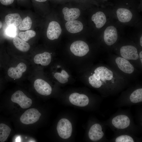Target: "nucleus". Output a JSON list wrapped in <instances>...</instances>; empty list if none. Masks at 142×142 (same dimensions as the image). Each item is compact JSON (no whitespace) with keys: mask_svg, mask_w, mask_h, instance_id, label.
<instances>
[{"mask_svg":"<svg viewBox=\"0 0 142 142\" xmlns=\"http://www.w3.org/2000/svg\"><path fill=\"white\" fill-rule=\"evenodd\" d=\"M88 78L89 84L93 87L99 88L108 84L114 83L116 79L115 74L110 69L104 66L97 68Z\"/></svg>","mask_w":142,"mask_h":142,"instance_id":"nucleus-1","label":"nucleus"},{"mask_svg":"<svg viewBox=\"0 0 142 142\" xmlns=\"http://www.w3.org/2000/svg\"><path fill=\"white\" fill-rule=\"evenodd\" d=\"M102 36L103 41L105 44L108 46H112L118 40V29L114 24L108 25L104 29Z\"/></svg>","mask_w":142,"mask_h":142,"instance_id":"nucleus-2","label":"nucleus"},{"mask_svg":"<svg viewBox=\"0 0 142 142\" xmlns=\"http://www.w3.org/2000/svg\"><path fill=\"white\" fill-rule=\"evenodd\" d=\"M57 130L59 135L63 139H67L71 135L72 128L70 121L65 118H62L58 123Z\"/></svg>","mask_w":142,"mask_h":142,"instance_id":"nucleus-3","label":"nucleus"},{"mask_svg":"<svg viewBox=\"0 0 142 142\" xmlns=\"http://www.w3.org/2000/svg\"><path fill=\"white\" fill-rule=\"evenodd\" d=\"M11 100L13 102L18 104L23 109L29 108L32 103V100L20 90H17L12 95Z\"/></svg>","mask_w":142,"mask_h":142,"instance_id":"nucleus-4","label":"nucleus"},{"mask_svg":"<svg viewBox=\"0 0 142 142\" xmlns=\"http://www.w3.org/2000/svg\"><path fill=\"white\" fill-rule=\"evenodd\" d=\"M41 115V114L37 109L32 108L25 111L20 117V120L24 124H33L39 120Z\"/></svg>","mask_w":142,"mask_h":142,"instance_id":"nucleus-5","label":"nucleus"},{"mask_svg":"<svg viewBox=\"0 0 142 142\" xmlns=\"http://www.w3.org/2000/svg\"><path fill=\"white\" fill-rule=\"evenodd\" d=\"M119 52L122 57L128 60H136L139 57L137 48L132 45H126L121 46Z\"/></svg>","mask_w":142,"mask_h":142,"instance_id":"nucleus-6","label":"nucleus"},{"mask_svg":"<svg viewBox=\"0 0 142 142\" xmlns=\"http://www.w3.org/2000/svg\"><path fill=\"white\" fill-rule=\"evenodd\" d=\"M115 14L118 21L124 24L131 22L134 17L133 11L125 8L121 7L115 11Z\"/></svg>","mask_w":142,"mask_h":142,"instance_id":"nucleus-7","label":"nucleus"},{"mask_svg":"<svg viewBox=\"0 0 142 142\" xmlns=\"http://www.w3.org/2000/svg\"><path fill=\"white\" fill-rule=\"evenodd\" d=\"M70 49L75 55L79 57L85 55L89 50L88 44L82 40H78L73 42L70 45Z\"/></svg>","mask_w":142,"mask_h":142,"instance_id":"nucleus-8","label":"nucleus"},{"mask_svg":"<svg viewBox=\"0 0 142 142\" xmlns=\"http://www.w3.org/2000/svg\"><path fill=\"white\" fill-rule=\"evenodd\" d=\"M34 87L36 91L41 95L47 96L50 95L52 93L51 86L47 82L42 79H36L34 82Z\"/></svg>","mask_w":142,"mask_h":142,"instance_id":"nucleus-9","label":"nucleus"},{"mask_svg":"<svg viewBox=\"0 0 142 142\" xmlns=\"http://www.w3.org/2000/svg\"><path fill=\"white\" fill-rule=\"evenodd\" d=\"M62 31L60 26L58 22L51 21L49 23L47 29V37L51 40L57 39L60 35Z\"/></svg>","mask_w":142,"mask_h":142,"instance_id":"nucleus-10","label":"nucleus"},{"mask_svg":"<svg viewBox=\"0 0 142 142\" xmlns=\"http://www.w3.org/2000/svg\"><path fill=\"white\" fill-rule=\"evenodd\" d=\"M115 62L118 68L125 73L131 74L134 71L135 69L133 65L128 60L121 57L116 58Z\"/></svg>","mask_w":142,"mask_h":142,"instance_id":"nucleus-11","label":"nucleus"},{"mask_svg":"<svg viewBox=\"0 0 142 142\" xmlns=\"http://www.w3.org/2000/svg\"><path fill=\"white\" fill-rule=\"evenodd\" d=\"M69 100L73 104L80 107L85 106L88 105L89 102V98L86 95L77 93L70 94Z\"/></svg>","mask_w":142,"mask_h":142,"instance_id":"nucleus-12","label":"nucleus"},{"mask_svg":"<svg viewBox=\"0 0 142 142\" xmlns=\"http://www.w3.org/2000/svg\"><path fill=\"white\" fill-rule=\"evenodd\" d=\"M27 69L26 64L24 63L20 62L16 67L9 68L8 70L7 74L10 78L15 79L21 78L23 73Z\"/></svg>","mask_w":142,"mask_h":142,"instance_id":"nucleus-13","label":"nucleus"},{"mask_svg":"<svg viewBox=\"0 0 142 142\" xmlns=\"http://www.w3.org/2000/svg\"><path fill=\"white\" fill-rule=\"evenodd\" d=\"M91 20L95 24L96 28L100 29L105 26L108 21L107 16L104 11H99L94 14Z\"/></svg>","mask_w":142,"mask_h":142,"instance_id":"nucleus-14","label":"nucleus"},{"mask_svg":"<svg viewBox=\"0 0 142 142\" xmlns=\"http://www.w3.org/2000/svg\"><path fill=\"white\" fill-rule=\"evenodd\" d=\"M112 123L116 128L123 129L129 126L130 124V120L127 116L121 115L114 117L112 120Z\"/></svg>","mask_w":142,"mask_h":142,"instance_id":"nucleus-15","label":"nucleus"},{"mask_svg":"<svg viewBox=\"0 0 142 142\" xmlns=\"http://www.w3.org/2000/svg\"><path fill=\"white\" fill-rule=\"evenodd\" d=\"M104 135L102 127L98 124H95L92 125L88 133L90 139L93 141H97L103 137Z\"/></svg>","mask_w":142,"mask_h":142,"instance_id":"nucleus-16","label":"nucleus"},{"mask_svg":"<svg viewBox=\"0 0 142 142\" xmlns=\"http://www.w3.org/2000/svg\"><path fill=\"white\" fill-rule=\"evenodd\" d=\"M64 19L67 21L75 20L78 18L80 14L79 9L77 8H69L64 7L62 9Z\"/></svg>","mask_w":142,"mask_h":142,"instance_id":"nucleus-17","label":"nucleus"},{"mask_svg":"<svg viewBox=\"0 0 142 142\" xmlns=\"http://www.w3.org/2000/svg\"><path fill=\"white\" fill-rule=\"evenodd\" d=\"M51 59V54L49 52H45L35 55L33 61L36 64H40L43 66H47L50 63Z\"/></svg>","mask_w":142,"mask_h":142,"instance_id":"nucleus-18","label":"nucleus"},{"mask_svg":"<svg viewBox=\"0 0 142 142\" xmlns=\"http://www.w3.org/2000/svg\"><path fill=\"white\" fill-rule=\"evenodd\" d=\"M65 27L68 31L72 33L80 32L83 28V25L82 23L75 20L67 21L65 23Z\"/></svg>","mask_w":142,"mask_h":142,"instance_id":"nucleus-19","label":"nucleus"},{"mask_svg":"<svg viewBox=\"0 0 142 142\" xmlns=\"http://www.w3.org/2000/svg\"><path fill=\"white\" fill-rule=\"evenodd\" d=\"M5 21L8 26H12L16 27L20 24L22 19L19 14L11 13L5 16Z\"/></svg>","mask_w":142,"mask_h":142,"instance_id":"nucleus-20","label":"nucleus"},{"mask_svg":"<svg viewBox=\"0 0 142 142\" xmlns=\"http://www.w3.org/2000/svg\"><path fill=\"white\" fill-rule=\"evenodd\" d=\"M13 42L16 48L21 51L27 52L30 48V46L28 43L18 37H14Z\"/></svg>","mask_w":142,"mask_h":142,"instance_id":"nucleus-21","label":"nucleus"},{"mask_svg":"<svg viewBox=\"0 0 142 142\" xmlns=\"http://www.w3.org/2000/svg\"><path fill=\"white\" fill-rule=\"evenodd\" d=\"M11 131L10 128L4 123L0 124V142L6 141Z\"/></svg>","mask_w":142,"mask_h":142,"instance_id":"nucleus-22","label":"nucleus"},{"mask_svg":"<svg viewBox=\"0 0 142 142\" xmlns=\"http://www.w3.org/2000/svg\"><path fill=\"white\" fill-rule=\"evenodd\" d=\"M131 102L137 103L142 101V88H138L134 90L130 97Z\"/></svg>","mask_w":142,"mask_h":142,"instance_id":"nucleus-23","label":"nucleus"},{"mask_svg":"<svg viewBox=\"0 0 142 142\" xmlns=\"http://www.w3.org/2000/svg\"><path fill=\"white\" fill-rule=\"evenodd\" d=\"M32 21L31 18L28 16L24 18L22 21L19 26L20 30H28L31 28Z\"/></svg>","mask_w":142,"mask_h":142,"instance_id":"nucleus-24","label":"nucleus"},{"mask_svg":"<svg viewBox=\"0 0 142 142\" xmlns=\"http://www.w3.org/2000/svg\"><path fill=\"white\" fill-rule=\"evenodd\" d=\"M36 33L33 30H28L25 32H20L19 34V36L21 38L27 42L31 38L34 37Z\"/></svg>","mask_w":142,"mask_h":142,"instance_id":"nucleus-25","label":"nucleus"},{"mask_svg":"<svg viewBox=\"0 0 142 142\" xmlns=\"http://www.w3.org/2000/svg\"><path fill=\"white\" fill-rule=\"evenodd\" d=\"M116 142H134L133 138L130 136L124 135L118 137L115 140Z\"/></svg>","mask_w":142,"mask_h":142,"instance_id":"nucleus-26","label":"nucleus"},{"mask_svg":"<svg viewBox=\"0 0 142 142\" xmlns=\"http://www.w3.org/2000/svg\"><path fill=\"white\" fill-rule=\"evenodd\" d=\"M16 27L12 26H8L6 31L7 34L11 37H15L16 34Z\"/></svg>","mask_w":142,"mask_h":142,"instance_id":"nucleus-27","label":"nucleus"},{"mask_svg":"<svg viewBox=\"0 0 142 142\" xmlns=\"http://www.w3.org/2000/svg\"><path fill=\"white\" fill-rule=\"evenodd\" d=\"M54 77L59 82L62 84L65 83L68 81V78L63 75L61 73H56L54 74Z\"/></svg>","mask_w":142,"mask_h":142,"instance_id":"nucleus-28","label":"nucleus"},{"mask_svg":"<svg viewBox=\"0 0 142 142\" xmlns=\"http://www.w3.org/2000/svg\"><path fill=\"white\" fill-rule=\"evenodd\" d=\"M14 0H0L1 3L4 5H7L12 4Z\"/></svg>","mask_w":142,"mask_h":142,"instance_id":"nucleus-29","label":"nucleus"},{"mask_svg":"<svg viewBox=\"0 0 142 142\" xmlns=\"http://www.w3.org/2000/svg\"><path fill=\"white\" fill-rule=\"evenodd\" d=\"M61 73L63 75L67 78L69 77V76L68 73L64 70H63L61 71Z\"/></svg>","mask_w":142,"mask_h":142,"instance_id":"nucleus-30","label":"nucleus"},{"mask_svg":"<svg viewBox=\"0 0 142 142\" xmlns=\"http://www.w3.org/2000/svg\"><path fill=\"white\" fill-rule=\"evenodd\" d=\"M139 57L140 60V62L142 64V51L141 50L139 54Z\"/></svg>","mask_w":142,"mask_h":142,"instance_id":"nucleus-31","label":"nucleus"},{"mask_svg":"<svg viewBox=\"0 0 142 142\" xmlns=\"http://www.w3.org/2000/svg\"><path fill=\"white\" fill-rule=\"evenodd\" d=\"M139 43H140V45L142 47V35L140 36V37L139 39Z\"/></svg>","mask_w":142,"mask_h":142,"instance_id":"nucleus-32","label":"nucleus"},{"mask_svg":"<svg viewBox=\"0 0 142 142\" xmlns=\"http://www.w3.org/2000/svg\"><path fill=\"white\" fill-rule=\"evenodd\" d=\"M36 1L40 2H44L47 1V0H35Z\"/></svg>","mask_w":142,"mask_h":142,"instance_id":"nucleus-33","label":"nucleus"},{"mask_svg":"<svg viewBox=\"0 0 142 142\" xmlns=\"http://www.w3.org/2000/svg\"><path fill=\"white\" fill-rule=\"evenodd\" d=\"M2 22L0 21V29L2 27Z\"/></svg>","mask_w":142,"mask_h":142,"instance_id":"nucleus-34","label":"nucleus"},{"mask_svg":"<svg viewBox=\"0 0 142 142\" xmlns=\"http://www.w3.org/2000/svg\"></svg>","mask_w":142,"mask_h":142,"instance_id":"nucleus-35","label":"nucleus"},{"mask_svg":"<svg viewBox=\"0 0 142 142\" xmlns=\"http://www.w3.org/2000/svg\"></svg>","mask_w":142,"mask_h":142,"instance_id":"nucleus-36","label":"nucleus"}]
</instances>
